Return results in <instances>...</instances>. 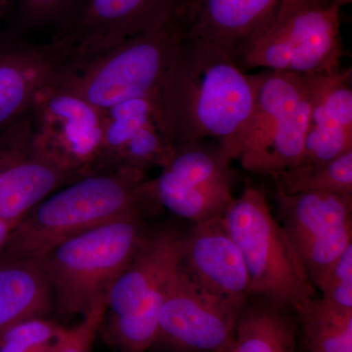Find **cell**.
<instances>
[{"label":"cell","instance_id":"obj_1","mask_svg":"<svg viewBox=\"0 0 352 352\" xmlns=\"http://www.w3.org/2000/svg\"><path fill=\"white\" fill-rule=\"evenodd\" d=\"M258 83L259 72L245 73L219 46L183 34L157 92L171 144L230 143L251 117Z\"/></svg>","mask_w":352,"mask_h":352},{"label":"cell","instance_id":"obj_2","mask_svg":"<svg viewBox=\"0 0 352 352\" xmlns=\"http://www.w3.org/2000/svg\"><path fill=\"white\" fill-rule=\"evenodd\" d=\"M148 175L111 168L82 176L57 190L14 227L0 261H36L50 248L116 217L157 208L148 196Z\"/></svg>","mask_w":352,"mask_h":352},{"label":"cell","instance_id":"obj_3","mask_svg":"<svg viewBox=\"0 0 352 352\" xmlns=\"http://www.w3.org/2000/svg\"><path fill=\"white\" fill-rule=\"evenodd\" d=\"M139 208L58 243L36 261L63 317L85 315L107 298L113 282L135 256L149 232Z\"/></svg>","mask_w":352,"mask_h":352},{"label":"cell","instance_id":"obj_4","mask_svg":"<svg viewBox=\"0 0 352 352\" xmlns=\"http://www.w3.org/2000/svg\"><path fill=\"white\" fill-rule=\"evenodd\" d=\"M183 34L182 22L176 17L94 56L69 62L55 82L103 112L122 102L155 94Z\"/></svg>","mask_w":352,"mask_h":352},{"label":"cell","instance_id":"obj_5","mask_svg":"<svg viewBox=\"0 0 352 352\" xmlns=\"http://www.w3.org/2000/svg\"><path fill=\"white\" fill-rule=\"evenodd\" d=\"M340 7L318 0H281L274 17L236 58L241 69H267L298 76L342 69Z\"/></svg>","mask_w":352,"mask_h":352},{"label":"cell","instance_id":"obj_6","mask_svg":"<svg viewBox=\"0 0 352 352\" xmlns=\"http://www.w3.org/2000/svg\"><path fill=\"white\" fill-rule=\"evenodd\" d=\"M222 217L244 258L252 296L292 308L316 296L283 227L259 190L245 187Z\"/></svg>","mask_w":352,"mask_h":352},{"label":"cell","instance_id":"obj_7","mask_svg":"<svg viewBox=\"0 0 352 352\" xmlns=\"http://www.w3.org/2000/svg\"><path fill=\"white\" fill-rule=\"evenodd\" d=\"M219 143L210 139L173 146L146 190L157 208L192 223L222 217L233 200L235 170Z\"/></svg>","mask_w":352,"mask_h":352},{"label":"cell","instance_id":"obj_8","mask_svg":"<svg viewBox=\"0 0 352 352\" xmlns=\"http://www.w3.org/2000/svg\"><path fill=\"white\" fill-rule=\"evenodd\" d=\"M45 151L76 177L105 170L104 112L69 88L54 82L32 107Z\"/></svg>","mask_w":352,"mask_h":352},{"label":"cell","instance_id":"obj_9","mask_svg":"<svg viewBox=\"0 0 352 352\" xmlns=\"http://www.w3.org/2000/svg\"><path fill=\"white\" fill-rule=\"evenodd\" d=\"M76 179L44 149L32 109L0 129V219L15 227L44 199Z\"/></svg>","mask_w":352,"mask_h":352},{"label":"cell","instance_id":"obj_10","mask_svg":"<svg viewBox=\"0 0 352 352\" xmlns=\"http://www.w3.org/2000/svg\"><path fill=\"white\" fill-rule=\"evenodd\" d=\"M276 199L280 224L314 285L352 244V195L276 187Z\"/></svg>","mask_w":352,"mask_h":352},{"label":"cell","instance_id":"obj_11","mask_svg":"<svg viewBox=\"0 0 352 352\" xmlns=\"http://www.w3.org/2000/svg\"><path fill=\"white\" fill-rule=\"evenodd\" d=\"M187 0H82L56 36L71 45L78 62L134 34L175 19Z\"/></svg>","mask_w":352,"mask_h":352},{"label":"cell","instance_id":"obj_12","mask_svg":"<svg viewBox=\"0 0 352 352\" xmlns=\"http://www.w3.org/2000/svg\"><path fill=\"white\" fill-rule=\"evenodd\" d=\"M238 317L208 296L179 267L166 288L157 340L196 352H234Z\"/></svg>","mask_w":352,"mask_h":352},{"label":"cell","instance_id":"obj_13","mask_svg":"<svg viewBox=\"0 0 352 352\" xmlns=\"http://www.w3.org/2000/svg\"><path fill=\"white\" fill-rule=\"evenodd\" d=\"M180 268L236 316L252 296L244 258L222 217L193 224L184 233Z\"/></svg>","mask_w":352,"mask_h":352},{"label":"cell","instance_id":"obj_14","mask_svg":"<svg viewBox=\"0 0 352 352\" xmlns=\"http://www.w3.org/2000/svg\"><path fill=\"white\" fill-rule=\"evenodd\" d=\"M71 59V45L59 36L50 43L0 39V129L29 112L38 92L56 82Z\"/></svg>","mask_w":352,"mask_h":352},{"label":"cell","instance_id":"obj_15","mask_svg":"<svg viewBox=\"0 0 352 352\" xmlns=\"http://www.w3.org/2000/svg\"><path fill=\"white\" fill-rule=\"evenodd\" d=\"M157 92L104 112L106 170L124 168L148 175L170 155L173 145L164 131Z\"/></svg>","mask_w":352,"mask_h":352},{"label":"cell","instance_id":"obj_16","mask_svg":"<svg viewBox=\"0 0 352 352\" xmlns=\"http://www.w3.org/2000/svg\"><path fill=\"white\" fill-rule=\"evenodd\" d=\"M281 0H187L177 18L184 36L219 46L235 61L274 17Z\"/></svg>","mask_w":352,"mask_h":352},{"label":"cell","instance_id":"obj_17","mask_svg":"<svg viewBox=\"0 0 352 352\" xmlns=\"http://www.w3.org/2000/svg\"><path fill=\"white\" fill-rule=\"evenodd\" d=\"M307 76L310 110L302 164L320 163L352 151L351 69Z\"/></svg>","mask_w":352,"mask_h":352},{"label":"cell","instance_id":"obj_18","mask_svg":"<svg viewBox=\"0 0 352 352\" xmlns=\"http://www.w3.org/2000/svg\"><path fill=\"white\" fill-rule=\"evenodd\" d=\"M184 233L173 226L150 229L135 256L109 289V317L126 314L170 281L180 267Z\"/></svg>","mask_w":352,"mask_h":352},{"label":"cell","instance_id":"obj_19","mask_svg":"<svg viewBox=\"0 0 352 352\" xmlns=\"http://www.w3.org/2000/svg\"><path fill=\"white\" fill-rule=\"evenodd\" d=\"M308 87L307 76L283 72H259V83L251 117L239 135L220 145L234 161L261 147L293 112Z\"/></svg>","mask_w":352,"mask_h":352},{"label":"cell","instance_id":"obj_20","mask_svg":"<svg viewBox=\"0 0 352 352\" xmlns=\"http://www.w3.org/2000/svg\"><path fill=\"white\" fill-rule=\"evenodd\" d=\"M293 308L251 296L238 317L234 352H298Z\"/></svg>","mask_w":352,"mask_h":352},{"label":"cell","instance_id":"obj_21","mask_svg":"<svg viewBox=\"0 0 352 352\" xmlns=\"http://www.w3.org/2000/svg\"><path fill=\"white\" fill-rule=\"evenodd\" d=\"M52 305L50 283L36 261H0V338L21 322L45 317Z\"/></svg>","mask_w":352,"mask_h":352},{"label":"cell","instance_id":"obj_22","mask_svg":"<svg viewBox=\"0 0 352 352\" xmlns=\"http://www.w3.org/2000/svg\"><path fill=\"white\" fill-rule=\"evenodd\" d=\"M293 112L273 132L263 145L239 157L241 166L250 173L274 175L302 163L309 120L310 87Z\"/></svg>","mask_w":352,"mask_h":352},{"label":"cell","instance_id":"obj_23","mask_svg":"<svg viewBox=\"0 0 352 352\" xmlns=\"http://www.w3.org/2000/svg\"><path fill=\"white\" fill-rule=\"evenodd\" d=\"M305 352H352V310L323 298H305L293 308Z\"/></svg>","mask_w":352,"mask_h":352},{"label":"cell","instance_id":"obj_24","mask_svg":"<svg viewBox=\"0 0 352 352\" xmlns=\"http://www.w3.org/2000/svg\"><path fill=\"white\" fill-rule=\"evenodd\" d=\"M287 194L331 192L352 195V151L320 163L300 164L271 175Z\"/></svg>","mask_w":352,"mask_h":352},{"label":"cell","instance_id":"obj_25","mask_svg":"<svg viewBox=\"0 0 352 352\" xmlns=\"http://www.w3.org/2000/svg\"><path fill=\"white\" fill-rule=\"evenodd\" d=\"M16 17L23 29L55 27L63 29L82 0H12Z\"/></svg>","mask_w":352,"mask_h":352},{"label":"cell","instance_id":"obj_26","mask_svg":"<svg viewBox=\"0 0 352 352\" xmlns=\"http://www.w3.org/2000/svg\"><path fill=\"white\" fill-rule=\"evenodd\" d=\"M314 287L326 302L352 310V244L314 280Z\"/></svg>","mask_w":352,"mask_h":352},{"label":"cell","instance_id":"obj_27","mask_svg":"<svg viewBox=\"0 0 352 352\" xmlns=\"http://www.w3.org/2000/svg\"><path fill=\"white\" fill-rule=\"evenodd\" d=\"M107 316V298L97 302L78 325L64 329L53 352H91L97 333Z\"/></svg>","mask_w":352,"mask_h":352},{"label":"cell","instance_id":"obj_28","mask_svg":"<svg viewBox=\"0 0 352 352\" xmlns=\"http://www.w3.org/2000/svg\"><path fill=\"white\" fill-rule=\"evenodd\" d=\"M63 328L45 317L28 319L9 329L0 342H10L24 349H38L56 342Z\"/></svg>","mask_w":352,"mask_h":352},{"label":"cell","instance_id":"obj_29","mask_svg":"<svg viewBox=\"0 0 352 352\" xmlns=\"http://www.w3.org/2000/svg\"><path fill=\"white\" fill-rule=\"evenodd\" d=\"M58 339H59V338H58ZM57 340L56 342L51 344V346L32 349H24V347L17 346V344H10V342H0V352H53L55 347H56Z\"/></svg>","mask_w":352,"mask_h":352},{"label":"cell","instance_id":"obj_30","mask_svg":"<svg viewBox=\"0 0 352 352\" xmlns=\"http://www.w3.org/2000/svg\"><path fill=\"white\" fill-rule=\"evenodd\" d=\"M13 228L14 226H11L10 223H8L6 220L0 219V252L3 249L4 245H6V241L8 239Z\"/></svg>","mask_w":352,"mask_h":352},{"label":"cell","instance_id":"obj_31","mask_svg":"<svg viewBox=\"0 0 352 352\" xmlns=\"http://www.w3.org/2000/svg\"><path fill=\"white\" fill-rule=\"evenodd\" d=\"M318 1L326 6H337L342 8V6L351 3L352 0H318Z\"/></svg>","mask_w":352,"mask_h":352},{"label":"cell","instance_id":"obj_32","mask_svg":"<svg viewBox=\"0 0 352 352\" xmlns=\"http://www.w3.org/2000/svg\"><path fill=\"white\" fill-rule=\"evenodd\" d=\"M4 6H6V3H4V0H0V10L3 8Z\"/></svg>","mask_w":352,"mask_h":352}]
</instances>
